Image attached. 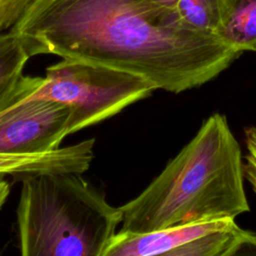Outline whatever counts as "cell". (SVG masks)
Listing matches in <instances>:
<instances>
[{
    "mask_svg": "<svg viewBox=\"0 0 256 256\" xmlns=\"http://www.w3.org/2000/svg\"><path fill=\"white\" fill-rule=\"evenodd\" d=\"M243 155L227 118L213 113L135 198L120 206V231L144 233L249 212Z\"/></svg>",
    "mask_w": 256,
    "mask_h": 256,
    "instance_id": "2",
    "label": "cell"
},
{
    "mask_svg": "<svg viewBox=\"0 0 256 256\" xmlns=\"http://www.w3.org/2000/svg\"><path fill=\"white\" fill-rule=\"evenodd\" d=\"M214 33L239 53L256 52V0H222Z\"/></svg>",
    "mask_w": 256,
    "mask_h": 256,
    "instance_id": "8",
    "label": "cell"
},
{
    "mask_svg": "<svg viewBox=\"0 0 256 256\" xmlns=\"http://www.w3.org/2000/svg\"><path fill=\"white\" fill-rule=\"evenodd\" d=\"M10 193V184L9 182L4 179L3 176H0V210L4 203L6 202Z\"/></svg>",
    "mask_w": 256,
    "mask_h": 256,
    "instance_id": "12",
    "label": "cell"
},
{
    "mask_svg": "<svg viewBox=\"0 0 256 256\" xmlns=\"http://www.w3.org/2000/svg\"><path fill=\"white\" fill-rule=\"evenodd\" d=\"M68 106L45 99L17 104L0 113V153L33 154L60 147L67 135Z\"/></svg>",
    "mask_w": 256,
    "mask_h": 256,
    "instance_id": "6",
    "label": "cell"
},
{
    "mask_svg": "<svg viewBox=\"0 0 256 256\" xmlns=\"http://www.w3.org/2000/svg\"><path fill=\"white\" fill-rule=\"evenodd\" d=\"M256 255V233L221 217L134 233L118 231L104 256Z\"/></svg>",
    "mask_w": 256,
    "mask_h": 256,
    "instance_id": "5",
    "label": "cell"
},
{
    "mask_svg": "<svg viewBox=\"0 0 256 256\" xmlns=\"http://www.w3.org/2000/svg\"><path fill=\"white\" fill-rule=\"evenodd\" d=\"M30 57L17 34L0 32V113L21 103L44 83V77L23 75Z\"/></svg>",
    "mask_w": 256,
    "mask_h": 256,
    "instance_id": "7",
    "label": "cell"
},
{
    "mask_svg": "<svg viewBox=\"0 0 256 256\" xmlns=\"http://www.w3.org/2000/svg\"><path fill=\"white\" fill-rule=\"evenodd\" d=\"M154 4L161 8L169 10H177L179 0H151Z\"/></svg>",
    "mask_w": 256,
    "mask_h": 256,
    "instance_id": "13",
    "label": "cell"
},
{
    "mask_svg": "<svg viewBox=\"0 0 256 256\" xmlns=\"http://www.w3.org/2000/svg\"><path fill=\"white\" fill-rule=\"evenodd\" d=\"M44 78V83L21 103L45 99L68 106L67 135L118 114L155 90L137 75L65 58L47 67Z\"/></svg>",
    "mask_w": 256,
    "mask_h": 256,
    "instance_id": "4",
    "label": "cell"
},
{
    "mask_svg": "<svg viewBox=\"0 0 256 256\" xmlns=\"http://www.w3.org/2000/svg\"><path fill=\"white\" fill-rule=\"evenodd\" d=\"M222 0H179L177 12L188 25L204 31H215L221 14Z\"/></svg>",
    "mask_w": 256,
    "mask_h": 256,
    "instance_id": "9",
    "label": "cell"
},
{
    "mask_svg": "<svg viewBox=\"0 0 256 256\" xmlns=\"http://www.w3.org/2000/svg\"><path fill=\"white\" fill-rule=\"evenodd\" d=\"M16 209L22 256H104L122 222L120 207L80 173L22 178Z\"/></svg>",
    "mask_w": 256,
    "mask_h": 256,
    "instance_id": "3",
    "label": "cell"
},
{
    "mask_svg": "<svg viewBox=\"0 0 256 256\" xmlns=\"http://www.w3.org/2000/svg\"><path fill=\"white\" fill-rule=\"evenodd\" d=\"M244 144L246 154L243 156L244 178L256 194V127L249 126L244 129Z\"/></svg>",
    "mask_w": 256,
    "mask_h": 256,
    "instance_id": "11",
    "label": "cell"
},
{
    "mask_svg": "<svg viewBox=\"0 0 256 256\" xmlns=\"http://www.w3.org/2000/svg\"><path fill=\"white\" fill-rule=\"evenodd\" d=\"M10 31L31 57L106 66L175 94L213 80L242 54L151 0H38Z\"/></svg>",
    "mask_w": 256,
    "mask_h": 256,
    "instance_id": "1",
    "label": "cell"
},
{
    "mask_svg": "<svg viewBox=\"0 0 256 256\" xmlns=\"http://www.w3.org/2000/svg\"><path fill=\"white\" fill-rule=\"evenodd\" d=\"M38 0H0V32L11 29Z\"/></svg>",
    "mask_w": 256,
    "mask_h": 256,
    "instance_id": "10",
    "label": "cell"
}]
</instances>
